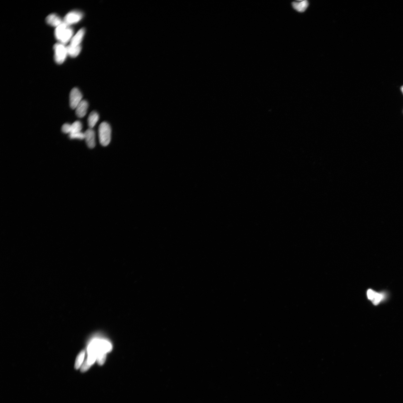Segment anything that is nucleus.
<instances>
[{
    "mask_svg": "<svg viewBox=\"0 0 403 403\" xmlns=\"http://www.w3.org/2000/svg\"><path fill=\"white\" fill-rule=\"evenodd\" d=\"M109 65L111 78L122 87L129 89L141 82L147 62L145 56L127 45L112 55Z\"/></svg>",
    "mask_w": 403,
    "mask_h": 403,
    "instance_id": "1",
    "label": "nucleus"
},
{
    "mask_svg": "<svg viewBox=\"0 0 403 403\" xmlns=\"http://www.w3.org/2000/svg\"><path fill=\"white\" fill-rule=\"evenodd\" d=\"M197 274L201 289L206 293H213L219 287L222 280L223 259L219 249L206 244L199 251Z\"/></svg>",
    "mask_w": 403,
    "mask_h": 403,
    "instance_id": "2",
    "label": "nucleus"
},
{
    "mask_svg": "<svg viewBox=\"0 0 403 403\" xmlns=\"http://www.w3.org/2000/svg\"><path fill=\"white\" fill-rule=\"evenodd\" d=\"M109 118L114 128L127 127L136 109L133 93L120 85L113 86L107 93Z\"/></svg>",
    "mask_w": 403,
    "mask_h": 403,
    "instance_id": "3",
    "label": "nucleus"
},
{
    "mask_svg": "<svg viewBox=\"0 0 403 403\" xmlns=\"http://www.w3.org/2000/svg\"><path fill=\"white\" fill-rule=\"evenodd\" d=\"M166 32V27L161 23L143 22L130 32L127 43L132 50L140 52L159 44L165 36Z\"/></svg>",
    "mask_w": 403,
    "mask_h": 403,
    "instance_id": "4",
    "label": "nucleus"
},
{
    "mask_svg": "<svg viewBox=\"0 0 403 403\" xmlns=\"http://www.w3.org/2000/svg\"><path fill=\"white\" fill-rule=\"evenodd\" d=\"M165 190L159 180L154 176H147L141 181L139 188V210L143 217L151 218L161 205Z\"/></svg>",
    "mask_w": 403,
    "mask_h": 403,
    "instance_id": "5",
    "label": "nucleus"
},
{
    "mask_svg": "<svg viewBox=\"0 0 403 403\" xmlns=\"http://www.w3.org/2000/svg\"><path fill=\"white\" fill-rule=\"evenodd\" d=\"M168 267L169 278L176 294L181 297L187 296L191 290L189 262L185 258L178 256Z\"/></svg>",
    "mask_w": 403,
    "mask_h": 403,
    "instance_id": "6",
    "label": "nucleus"
},
{
    "mask_svg": "<svg viewBox=\"0 0 403 403\" xmlns=\"http://www.w3.org/2000/svg\"><path fill=\"white\" fill-rule=\"evenodd\" d=\"M91 42L96 49L114 55L127 46V39L114 28L102 27L96 31L91 37Z\"/></svg>",
    "mask_w": 403,
    "mask_h": 403,
    "instance_id": "7",
    "label": "nucleus"
},
{
    "mask_svg": "<svg viewBox=\"0 0 403 403\" xmlns=\"http://www.w3.org/2000/svg\"><path fill=\"white\" fill-rule=\"evenodd\" d=\"M176 215L177 206L174 202L163 201L150 218L152 231L160 236L168 235L174 226Z\"/></svg>",
    "mask_w": 403,
    "mask_h": 403,
    "instance_id": "8",
    "label": "nucleus"
},
{
    "mask_svg": "<svg viewBox=\"0 0 403 403\" xmlns=\"http://www.w3.org/2000/svg\"><path fill=\"white\" fill-rule=\"evenodd\" d=\"M170 66V57L168 56L162 57L143 76L139 90L145 93L160 91L161 85L166 79Z\"/></svg>",
    "mask_w": 403,
    "mask_h": 403,
    "instance_id": "9",
    "label": "nucleus"
},
{
    "mask_svg": "<svg viewBox=\"0 0 403 403\" xmlns=\"http://www.w3.org/2000/svg\"><path fill=\"white\" fill-rule=\"evenodd\" d=\"M198 239L196 226L187 222L181 226L176 237L177 252L179 257L185 258L194 247Z\"/></svg>",
    "mask_w": 403,
    "mask_h": 403,
    "instance_id": "10",
    "label": "nucleus"
},
{
    "mask_svg": "<svg viewBox=\"0 0 403 403\" xmlns=\"http://www.w3.org/2000/svg\"><path fill=\"white\" fill-rule=\"evenodd\" d=\"M134 107L141 114L150 115L154 113L161 104V91L145 93L141 90L133 93Z\"/></svg>",
    "mask_w": 403,
    "mask_h": 403,
    "instance_id": "11",
    "label": "nucleus"
},
{
    "mask_svg": "<svg viewBox=\"0 0 403 403\" xmlns=\"http://www.w3.org/2000/svg\"><path fill=\"white\" fill-rule=\"evenodd\" d=\"M164 257L165 249L162 244L156 242H152L141 249L139 267L161 264Z\"/></svg>",
    "mask_w": 403,
    "mask_h": 403,
    "instance_id": "12",
    "label": "nucleus"
},
{
    "mask_svg": "<svg viewBox=\"0 0 403 403\" xmlns=\"http://www.w3.org/2000/svg\"><path fill=\"white\" fill-rule=\"evenodd\" d=\"M138 274L141 278H158L160 280L168 279L170 276L169 267L158 264L150 266L141 267Z\"/></svg>",
    "mask_w": 403,
    "mask_h": 403,
    "instance_id": "13",
    "label": "nucleus"
},
{
    "mask_svg": "<svg viewBox=\"0 0 403 403\" xmlns=\"http://www.w3.org/2000/svg\"><path fill=\"white\" fill-rule=\"evenodd\" d=\"M141 249L136 247L128 248L123 256L124 263L129 267L138 268L141 265Z\"/></svg>",
    "mask_w": 403,
    "mask_h": 403,
    "instance_id": "14",
    "label": "nucleus"
}]
</instances>
